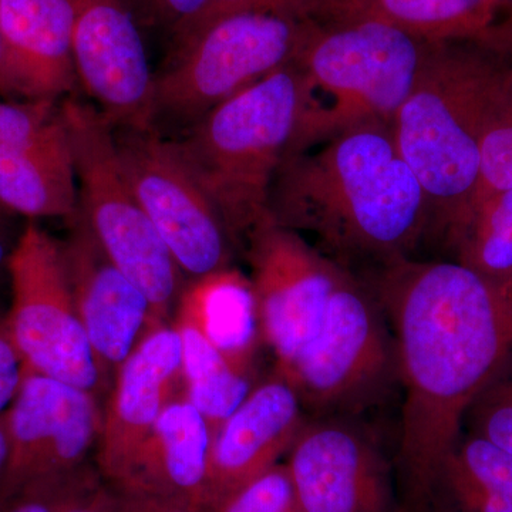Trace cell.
<instances>
[{
  "mask_svg": "<svg viewBox=\"0 0 512 512\" xmlns=\"http://www.w3.org/2000/svg\"><path fill=\"white\" fill-rule=\"evenodd\" d=\"M404 384V505L423 512L456 451L468 407L512 350V305L460 262L394 259L379 279Z\"/></svg>",
  "mask_w": 512,
  "mask_h": 512,
  "instance_id": "6da1fadb",
  "label": "cell"
},
{
  "mask_svg": "<svg viewBox=\"0 0 512 512\" xmlns=\"http://www.w3.org/2000/svg\"><path fill=\"white\" fill-rule=\"evenodd\" d=\"M269 215L316 235L330 254L384 264L407 258L430 221L423 187L384 123L360 124L286 157Z\"/></svg>",
  "mask_w": 512,
  "mask_h": 512,
  "instance_id": "7a4b0ae2",
  "label": "cell"
},
{
  "mask_svg": "<svg viewBox=\"0 0 512 512\" xmlns=\"http://www.w3.org/2000/svg\"><path fill=\"white\" fill-rule=\"evenodd\" d=\"M512 92V60L436 43L392 130L448 241L467 221L487 128Z\"/></svg>",
  "mask_w": 512,
  "mask_h": 512,
  "instance_id": "3957f363",
  "label": "cell"
},
{
  "mask_svg": "<svg viewBox=\"0 0 512 512\" xmlns=\"http://www.w3.org/2000/svg\"><path fill=\"white\" fill-rule=\"evenodd\" d=\"M301 107V76L289 63L208 111L175 140L234 245L247 244L271 217L272 185Z\"/></svg>",
  "mask_w": 512,
  "mask_h": 512,
  "instance_id": "277c9868",
  "label": "cell"
},
{
  "mask_svg": "<svg viewBox=\"0 0 512 512\" xmlns=\"http://www.w3.org/2000/svg\"><path fill=\"white\" fill-rule=\"evenodd\" d=\"M434 45L376 20L306 26L292 62L301 76V117L286 157L360 124L392 126Z\"/></svg>",
  "mask_w": 512,
  "mask_h": 512,
  "instance_id": "5b68a950",
  "label": "cell"
},
{
  "mask_svg": "<svg viewBox=\"0 0 512 512\" xmlns=\"http://www.w3.org/2000/svg\"><path fill=\"white\" fill-rule=\"evenodd\" d=\"M77 211L111 261L143 291L161 325L174 320L185 276L128 183L116 134L94 104L64 101Z\"/></svg>",
  "mask_w": 512,
  "mask_h": 512,
  "instance_id": "8992f818",
  "label": "cell"
},
{
  "mask_svg": "<svg viewBox=\"0 0 512 512\" xmlns=\"http://www.w3.org/2000/svg\"><path fill=\"white\" fill-rule=\"evenodd\" d=\"M305 20L237 12L201 23L173 40L156 73L157 120L194 124L229 97L293 62Z\"/></svg>",
  "mask_w": 512,
  "mask_h": 512,
  "instance_id": "52a82bcc",
  "label": "cell"
},
{
  "mask_svg": "<svg viewBox=\"0 0 512 512\" xmlns=\"http://www.w3.org/2000/svg\"><path fill=\"white\" fill-rule=\"evenodd\" d=\"M6 271L12 305L5 325L26 372L99 397L107 380L77 311L60 241L29 222L10 249Z\"/></svg>",
  "mask_w": 512,
  "mask_h": 512,
  "instance_id": "ba28073f",
  "label": "cell"
},
{
  "mask_svg": "<svg viewBox=\"0 0 512 512\" xmlns=\"http://www.w3.org/2000/svg\"><path fill=\"white\" fill-rule=\"evenodd\" d=\"M114 134L128 183L185 278L231 266V237L175 140L156 128Z\"/></svg>",
  "mask_w": 512,
  "mask_h": 512,
  "instance_id": "9c48e42d",
  "label": "cell"
},
{
  "mask_svg": "<svg viewBox=\"0 0 512 512\" xmlns=\"http://www.w3.org/2000/svg\"><path fill=\"white\" fill-rule=\"evenodd\" d=\"M247 251L262 339L281 367L315 338L346 271L272 217L248 238Z\"/></svg>",
  "mask_w": 512,
  "mask_h": 512,
  "instance_id": "30bf717a",
  "label": "cell"
},
{
  "mask_svg": "<svg viewBox=\"0 0 512 512\" xmlns=\"http://www.w3.org/2000/svg\"><path fill=\"white\" fill-rule=\"evenodd\" d=\"M3 417L10 457L0 503L29 485L63 480L87 467L103 413L93 393L26 372Z\"/></svg>",
  "mask_w": 512,
  "mask_h": 512,
  "instance_id": "8fae6325",
  "label": "cell"
},
{
  "mask_svg": "<svg viewBox=\"0 0 512 512\" xmlns=\"http://www.w3.org/2000/svg\"><path fill=\"white\" fill-rule=\"evenodd\" d=\"M77 82L116 131L156 128V73L124 0H74Z\"/></svg>",
  "mask_w": 512,
  "mask_h": 512,
  "instance_id": "7c38bea8",
  "label": "cell"
},
{
  "mask_svg": "<svg viewBox=\"0 0 512 512\" xmlns=\"http://www.w3.org/2000/svg\"><path fill=\"white\" fill-rule=\"evenodd\" d=\"M389 365V343L375 303L345 272L315 338L291 362L276 367L302 403L342 404L363 392Z\"/></svg>",
  "mask_w": 512,
  "mask_h": 512,
  "instance_id": "4fadbf2b",
  "label": "cell"
},
{
  "mask_svg": "<svg viewBox=\"0 0 512 512\" xmlns=\"http://www.w3.org/2000/svg\"><path fill=\"white\" fill-rule=\"evenodd\" d=\"M288 454L299 512H392L382 454L349 424L305 423Z\"/></svg>",
  "mask_w": 512,
  "mask_h": 512,
  "instance_id": "5bb4252c",
  "label": "cell"
},
{
  "mask_svg": "<svg viewBox=\"0 0 512 512\" xmlns=\"http://www.w3.org/2000/svg\"><path fill=\"white\" fill-rule=\"evenodd\" d=\"M114 377L97 444L107 484L119 480L165 407L187 399L183 345L174 323L151 329Z\"/></svg>",
  "mask_w": 512,
  "mask_h": 512,
  "instance_id": "9a60e30c",
  "label": "cell"
},
{
  "mask_svg": "<svg viewBox=\"0 0 512 512\" xmlns=\"http://www.w3.org/2000/svg\"><path fill=\"white\" fill-rule=\"evenodd\" d=\"M64 264L87 338L107 382L151 329L161 325L138 286L120 271L82 215L67 221Z\"/></svg>",
  "mask_w": 512,
  "mask_h": 512,
  "instance_id": "2e32d148",
  "label": "cell"
},
{
  "mask_svg": "<svg viewBox=\"0 0 512 512\" xmlns=\"http://www.w3.org/2000/svg\"><path fill=\"white\" fill-rule=\"evenodd\" d=\"M298 393L278 372L252 389L212 439L208 494L210 508L278 466L303 424Z\"/></svg>",
  "mask_w": 512,
  "mask_h": 512,
  "instance_id": "e0dca14e",
  "label": "cell"
},
{
  "mask_svg": "<svg viewBox=\"0 0 512 512\" xmlns=\"http://www.w3.org/2000/svg\"><path fill=\"white\" fill-rule=\"evenodd\" d=\"M74 0H0V94L57 101L77 82Z\"/></svg>",
  "mask_w": 512,
  "mask_h": 512,
  "instance_id": "ac0fdd59",
  "label": "cell"
},
{
  "mask_svg": "<svg viewBox=\"0 0 512 512\" xmlns=\"http://www.w3.org/2000/svg\"><path fill=\"white\" fill-rule=\"evenodd\" d=\"M212 431L187 399L168 404L126 470L110 487L198 505L211 511Z\"/></svg>",
  "mask_w": 512,
  "mask_h": 512,
  "instance_id": "d6986e66",
  "label": "cell"
},
{
  "mask_svg": "<svg viewBox=\"0 0 512 512\" xmlns=\"http://www.w3.org/2000/svg\"><path fill=\"white\" fill-rule=\"evenodd\" d=\"M512 0H313L335 23L376 20L430 43L473 42L512 60Z\"/></svg>",
  "mask_w": 512,
  "mask_h": 512,
  "instance_id": "ffe728a7",
  "label": "cell"
},
{
  "mask_svg": "<svg viewBox=\"0 0 512 512\" xmlns=\"http://www.w3.org/2000/svg\"><path fill=\"white\" fill-rule=\"evenodd\" d=\"M0 205L29 218L67 222L77 214L76 170L63 116L35 140L0 146Z\"/></svg>",
  "mask_w": 512,
  "mask_h": 512,
  "instance_id": "44dd1931",
  "label": "cell"
},
{
  "mask_svg": "<svg viewBox=\"0 0 512 512\" xmlns=\"http://www.w3.org/2000/svg\"><path fill=\"white\" fill-rule=\"evenodd\" d=\"M175 315L191 319L232 366L252 375L262 333L248 276L228 266L190 279Z\"/></svg>",
  "mask_w": 512,
  "mask_h": 512,
  "instance_id": "7402d4cb",
  "label": "cell"
},
{
  "mask_svg": "<svg viewBox=\"0 0 512 512\" xmlns=\"http://www.w3.org/2000/svg\"><path fill=\"white\" fill-rule=\"evenodd\" d=\"M173 323L183 345L187 400L204 416L215 436L254 389L252 375L232 366L187 316L175 315Z\"/></svg>",
  "mask_w": 512,
  "mask_h": 512,
  "instance_id": "603a6c76",
  "label": "cell"
},
{
  "mask_svg": "<svg viewBox=\"0 0 512 512\" xmlns=\"http://www.w3.org/2000/svg\"><path fill=\"white\" fill-rule=\"evenodd\" d=\"M461 265L512 291V188L485 198L451 239Z\"/></svg>",
  "mask_w": 512,
  "mask_h": 512,
  "instance_id": "cb8c5ba5",
  "label": "cell"
},
{
  "mask_svg": "<svg viewBox=\"0 0 512 512\" xmlns=\"http://www.w3.org/2000/svg\"><path fill=\"white\" fill-rule=\"evenodd\" d=\"M471 434L512 453V350L468 407Z\"/></svg>",
  "mask_w": 512,
  "mask_h": 512,
  "instance_id": "d4e9b609",
  "label": "cell"
},
{
  "mask_svg": "<svg viewBox=\"0 0 512 512\" xmlns=\"http://www.w3.org/2000/svg\"><path fill=\"white\" fill-rule=\"evenodd\" d=\"M511 188L512 92L497 111L494 119L491 120L490 127L485 133L483 146H481L480 180H478L477 192L474 195L468 217L485 198L497 194V192L511 190Z\"/></svg>",
  "mask_w": 512,
  "mask_h": 512,
  "instance_id": "484cf974",
  "label": "cell"
},
{
  "mask_svg": "<svg viewBox=\"0 0 512 512\" xmlns=\"http://www.w3.org/2000/svg\"><path fill=\"white\" fill-rule=\"evenodd\" d=\"M215 512H299L286 466H275L222 501Z\"/></svg>",
  "mask_w": 512,
  "mask_h": 512,
  "instance_id": "4316f807",
  "label": "cell"
},
{
  "mask_svg": "<svg viewBox=\"0 0 512 512\" xmlns=\"http://www.w3.org/2000/svg\"><path fill=\"white\" fill-rule=\"evenodd\" d=\"M461 466L481 484L512 500V453L481 437L470 436L454 451Z\"/></svg>",
  "mask_w": 512,
  "mask_h": 512,
  "instance_id": "83f0119b",
  "label": "cell"
},
{
  "mask_svg": "<svg viewBox=\"0 0 512 512\" xmlns=\"http://www.w3.org/2000/svg\"><path fill=\"white\" fill-rule=\"evenodd\" d=\"M62 120L56 101H0V146L26 143L42 136Z\"/></svg>",
  "mask_w": 512,
  "mask_h": 512,
  "instance_id": "f1b7e54d",
  "label": "cell"
},
{
  "mask_svg": "<svg viewBox=\"0 0 512 512\" xmlns=\"http://www.w3.org/2000/svg\"><path fill=\"white\" fill-rule=\"evenodd\" d=\"M440 487H446L458 512H512L511 498L477 481L461 466L454 453L441 471Z\"/></svg>",
  "mask_w": 512,
  "mask_h": 512,
  "instance_id": "f546056e",
  "label": "cell"
},
{
  "mask_svg": "<svg viewBox=\"0 0 512 512\" xmlns=\"http://www.w3.org/2000/svg\"><path fill=\"white\" fill-rule=\"evenodd\" d=\"M133 15L177 39L204 15L211 0H124Z\"/></svg>",
  "mask_w": 512,
  "mask_h": 512,
  "instance_id": "4dcf8cb0",
  "label": "cell"
},
{
  "mask_svg": "<svg viewBox=\"0 0 512 512\" xmlns=\"http://www.w3.org/2000/svg\"><path fill=\"white\" fill-rule=\"evenodd\" d=\"M57 512H106V483L92 468L84 467L64 481Z\"/></svg>",
  "mask_w": 512,
  "mask_h": 512,
  "instance_id": "1f68e13d",
  "label": "cell"
},
{
  "mask_svg": "<svg viewBox=\"0 0 512 512\" xmlns=\"http://www.w3.org/2000/svg\"><path fill=\"white\" fill-rule=\"evenodd\" d=\"M312 2L313 0H211L204 15L191 29L197 28L208 20L218 18V16L237 12L276 13V15L303 20L309 15Z\"/></svg>",
  "mask_w": 512,
  "mask_h": 512,
  "instance_id": "d6a6232c",
  "label": "cell"
},
{
  "mask_svg": "<svg viewBox=\"0 0 512 512\" xmlns=\"http://www.w3.org/2000/svg\"><path fill=\"white\" fill-rule=\"evenodd\" d=\"M25 376V363L10 339L5 319L0 320V416L12 406Z\"/></svg>",
  "mask_w": 512,
  "mask_h": 512,
  "instance_id": "836d02e7",
  "label": "cell"
},
{
  "mask_svg": "<svg viewBox=\"0 0 512 512\" xmlns=\"http://www.w3.org/2000/svg\"><path fill=\"white\" fill-rule=\"evenodd\" d=\"M106 512H210L198 505L151 495L131 494L106 484Z\"/></svg>",
  "mask_w": 512,
  "mask_h": 512,
  "instance_id": "e575fe53",
  "label": "cell"
},
{
  "mask_svg": "<svg viewBox=\"0 0 512 512\" xmlns=\"http://www.w3.org/2000/svg\"><path fill=\"white\" fill-rule=\"evenodd\" d=\"M67 478L23 488L0 503V512H57L60 488Z\"/></svg>",
  "mask_w": 512,
  "mask_h": 512,
  "instance_id": "d590c367",
  "label": "cell"
},
{
  "mask_svg": "<svg viewBox=\"0 0 512 512\" xmlns=\"http://www.w3.org/2000/svg\"><path fill=\"white\" fill-rule=\"evenodd\" d=\"M9 254L10 251L8 247H6V238L0 235V274H2L5 269H8Z\"/></svg>",
  "mask_w": 512,
  "mask_h": 512,
  "instance_id": "8d00e7d4",
  "label": "cell"
},
{
  "mask_svg": "<svg viewBox=\"0 0 512 512\" xmlns=\"http://www.w3.org/2000/svg\"><path fill=\"white\" fill-rule=\"evenodd\" d=\"M9 211L0 205V235L6 238V228H8Z\"/></svg>",
  "mask_w": 512,
  "mask_h": 512,
  "instance_id": "74e56055",
  "label": "cell"
},
{
  "mask_svg": "<svg viewBox=\"0 0 512 512\" xmlns=\"http://www.w3.org/2000/svg\"><path fill=\"white\" fill-rule=\"evenodd\" d=\"M505 295H507V299H508V301H510V303L512 305V291L508 292V293H505Z\"/></svg>",
  "mask_w": 512,
  "mask_h": 512,
  "instance_id": "f35d334b",
  "label": "cell"
}]
</instances>
